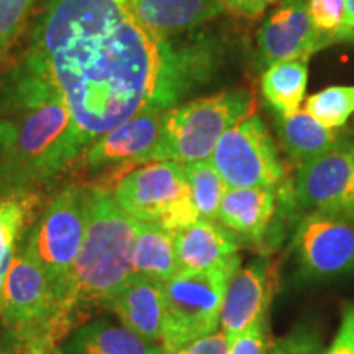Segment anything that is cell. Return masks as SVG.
<instances>
[{"mask_svg": "<svg viewBox=\"0 0 354 354\" xmlns=\"http://www.w3.org/2000/svg\"><path fill=\"white\" fill-rule=\"evenodd\" d=\"M179 272L176 233L159 225L140 223L133 248V276H143L166 284Z\"/></svg>", "mask_w": 354, "mask_h": 354, "instance_id": "ffe728a7", "label": "cell"}, {"mask_svg": "<svg viewBox=\"0 0 354 354\" xmlns=\"http://www.w3.org/2000/svg\"><path fill=\"white\" fill-rule=\"evenodd\" d=\"M346 7V32L349 39H354V0H344Z\"/></svg>", "mask_w": 354, "mask_h": 354, "instance_id": "836d02e7", "label": "cell"}, {"mask_svg": "<svg viewBox=\"0 0 354 354\" xmlns=\"http://www.w3.org/2000/svg\"><path fill=\"white\" fill-rule=\"evenodd\" d=\"M113 198L131 218L172 233L198 220L183 162L153 161L135 167L118 180Z\"/></svg>", "mask_w": 354, "mask_h": 354, "instance_id": "8992f818", "label": "cell"}, {"mask_svg": "<svg viewBox=\"0 0 354 354\" xmlns=\"http://www.w3.org/2000/svg\"><path fill=\"white\" fill-rule=\"evenodd\" d=\"M253 110L254 99L245 88H230L176 105L165 113L161 135L146 162L205 161L223 133Z\"/></svg>", "mask_w": 354, "mask_h": 354, "instance_id": "277c9868", "label": "cell"}, {"mask_svg": "<svg viewBox=\"0 0 354 354\" xmlns=\"http://www.w3.org/2000/svg\"><path fill=\"white\" fill-rule=\"evenodd\" d=\"M272 294V264L266 256H258L238 269L230 281L221 307L220 330L233 338L268 317Z\"/></svg>", "mask_w": 354, "mask_h": 354, "instance_id": "4fadbf2b", "label": "cell"}, {"mask_svg": "<svg viewBox=\"0 0 354 354\" xmlns=\"http://www.w3.org/2000/svg\"><path fill=\"white\" fill-rule=\"evenodd\" d=\"M141 21L156 32L177 35L196 28L223 12L220 0H130Z\"/></svg>", "mask_w": 354, "mask_h": 354, "instance_id": "ac0fdd59", "label": "cell"}, {"mask_svg": "<svg viewBox=\"0 0 354 354\" xmlns=\"http://www.w3.org/2000/svg\"><path fill=\"white\" fill-rule=\"evenodd\" d=\"M230 336L223 330L194 339L184 346H180L172 354H228Z\"/></svg>", "mask_w": 354, "mask_h": 354, "instance_id": "4dcf8cb0", "label": "cell"}, {"mask_svg": "<svg viewBox=\"0 0 354 354\" xmlns=\"http://www.w3.org/2000/svg\"><path fill=\"white\" fill-rule=\"evenodd\" d=\"M63 351L66 354H165L162 348L109 320H95L77 328L66 342Z\"/></svg>", "mask_w": 354, "mask_h": 354, "instance_id": "d6986e66", "label": "cell"}, {"mask_svg": "<svg viewBox=\"0 0 354 354\" xmlns=\"http://www.w3.org/2000/svg\"><path fill=\"white\" fill-rule=\"evenodd\" d=\"M323 343L317 330L300 326L289 335L274 339L268 354H322Z\"/></svg>", "mask_w": 354, "mask_h": 354, "instance_id": "83f0119b", "label": "cell"}, {"mask_svg": "<svg viewBox=\"0 0 354 354\" xmlns=\"http://www.w3.org/2000/svg\"><path fill=\"white\" fill-rule=\"evenodd\" d=\"M24 354H66L56 346L55 342L46 338H32L24 349Z\"/></svg>", "mask_w": 354, "mask_h": 354, "instance_id": "d6a6232c", "label": "cell"}, {"mask_svg": "<svg viewBox=\"0 0 354 354\" xmlns=\"http://www.w3.org/2000/svg\"><path fill=\"white\" fill-rule=\"evenodd\" d=\"M290 251L305 281H328L354 272V205L305 215L292 236Z\"/></svg>", "mask_w": 354, "mask_h": 354, "instance_id": "ba28073f", "label": "cell"}, {"mask_svg": "<svg viewBox=\"0 0 354 354\" xmlns=\"http://www.w3.org/2000/svg\"><path fill=\"white\" fill-rule=\"evenodd\" d=\"M122 325L146 342L161 343L165 318V284L143 276H131L107 305Z\"/></svg>", "mask_w": 354, "mask_h": 354, "instance_id": "2e32d148", "label": "cell"}, {"mask_svg": "<svg viewBox=\"0 0 354 354\" xmlns=\"http://www.w3.org/2000/svg\"><path fill=\"white\" fill-rule=\"evenodd\" d=\"M57 313V300L50 279L19 246L0 295L3 322L21 333H32V338L55 342L61 336Z\"/></svg>", "mask_w": 354, "mask_h": 354, "instance_id": "30bf717a", "label": "cell"}, {"mask_svg": "<svg viewBox=\"0 0 354 354\" xmlns=\"http://www.w3.org/2000/svg\"><path fill=\"white\" fill-rule=\"evenodd\" d=\"M294 198L307 214L354 205V143H338L299 166Z\"/></svg>", "mask_w": 354, "mask_h": 354, "instance_id": "8fae6325", "label": "cell"}, {"mask_svg": "<svg viewBox=\"0 0 354 354\" xmlns=\"http://www.w3.org/2000/svg\"><path fill=\"white\" fill-rule=\"evenodd\" d=\"M274 187H228L221 197L218 221L243 243L258 245L276 214Z\"/></svg>", "mask_w": 354, "mask_h": 354, "instance_id": "9a60e30c", "label": "cell"}, {"mask_svg": "<svg viewBox=\"0 0 354 354\" xmlns=\"http://www.w3.org/2000/svg\"><path fill=\"white\" fill-rule=\"evenodd\" d=\"M240 268L241 256L234 254L207 271H180L166 282L162 353L172 354L194 339L218 331L225 294Z\"/></svg>", "mask_w": 354, "mask_h": 354, "instance_id": "5b68a950", "label": "cell"}, {"mask_svg": "<svg viewBox=\"0 0 354 354\" xmlns=\"http://www.w3.org/2000/svg\"><path fill=\"white\" fill-rule=\"evenodd\" d=\"M241 241L220 221L201 220L176 233L180 271H207L238 254Z\"/></svg>", "mask_w": 354, "mask_h": 354, "instance_id": "e0dca14e", "label": "cell"}, {"mask_svg": "<svg viewBox=\"0 0 354 354\" xmlns=\"http://www.w3.org/2000/svg\"><path fill=\"white\" fill-rule=\"evenodd\" d=\"M86 192L77 185L61 190L21 246L50 279L57 304L86 236Z\"/></svg>", "mask_w": 354, "mask_h": 354, "instance_id": "52a82bcc", "label": "cell"}, {"mask_svg": "<svg viewBox=\"0 0 354 354\" xmlns=\"http://www.w3.org/2000/svg\"><path fill=\"white\" fill-rule=\"evenodd\" d=\"M165 113L146 112L136 115L87 146L77 159L88 171L115 165H146L148 154L153 151L161 135Z\"/></svg>", "mask_w": 354, "mask_h": 354, "instance_id": "5bb4252c", "label": "cell"}, {"mask_svg": "<svg viewBox=\"0 0 354 354\" xmlns=\"http://www.w3.org/2000/svg\"><path fill=\"white\" fill-rule=\"evenodd\" d=\"M86 201V236L57 304L61 335L77 312L109 305L133 276L140 221L131 218L107 189H87Z\"/></svg>", "mask_w": 354, "mask_h": 354, "instance_id": "3957f363", "label": "cell"}, {"mask_svg": "<svg viewBox=\"0 0 354 354\" xmlns=\"http://www.w3.org/2000/svg\"><path fill=\"white\" fill-rule=\"evenodd\" d=\"M271 343L268 317H264L243 333L230 338L228 354H268Z\"/></svg>", "mask_w": 354, "mask_h": 354, "instance_id": "f1b7e54d", "label": "cell"}, {"mask_svg": "<svg viewBox=\"0 0 354 354\" xmlns=\"http://www.w3.org/2000/svg\"><path fill=\"white\" fill-rule=\"evenodd\" d=\"M305 110L326 128H342L354 113V86H331L310 95Z\"/></svg>", "mask_w": 354, "mask_h": 354, "instance_id": "cb8c5ba5", "label": "cell"}, {"mask_svg": "<svg viewBox=\"0 0 354 354\" xmlns=\"http://www.w3.org/2000/svg\"><path fill=\"white\" fill-rule=\"evenodd\" d=\"M328 46L310 20L305 0H277L256 39L258 64L269 68L281 61H308Z\"/></svg>", "mask_w": 354, "mask_h": 354, "instance_id": "7c38bea8", "label": "cell"}, {"mask_svg": "<svg viewBox=\"0 0 354 354\" xmlns=\"http://www.w3.org/2000/svg\"><path fill=\"white\" fill-rule=\"evenodd\" d=\"M184 172L187 177L190 198L196 207L198 218L218 221V209L221 197L228 185L221 179L210 159L196 162H184Z\"/></svg>", "mask_w": 354, "mask_h": 354, "instance_id": "603a6c76", "label": "cell"}, {"mask_svg": "<svg viewBox=\"0 0 354 354\" xmlns=\"http://www.w3.org/2000/svg\"><path fill=\"white\" fill-rule=\"evenodd\" d=\"M322 354H354V302L343 308L342 323L336 336Z\"/></svg>", "mask_w": 354, "mask_h": 354, "instance_id": "f546056e", "label": "cell"}, {"mask_svg": "<svg viewBox=\"0 0 354 354\" xmlns=\"http://www.w3.org/2000/svg\"><path fill=\"white\" fill-rule=\"evenodd\" d=\"M308 82V61H281L266 68L261 77V91L266 102L279 115L300 109Z\"/></svg>", "mask_w": 354, "mask_h": 354, "instance_id": "7402d4cb", "label": "cell"}, {"mask_svg": "<svg viewBox=\"0 0 354 354\" xmlns=\"http://www.w3.org/2000/svg\"><path fill=\"white\" fill-rule=\"evenodd\" d=\"M209 159L228 187L276 189L284 179L276 141L256 113L225 131Z\"/></svg>", "mask_w": 354, "mask_h": 354, "instance_id": "9c48e42d", "label": "cell"}, {"mask_svg": "<svg viewBox=\"0 0 354 354\" xmlns=\"http://www.w3.org/2000/svg\"><path fill=\"white\" fill-rule=\"evenodd\" d=\"M277 135L287 156L299 166L320 156L339 140L335 130L326 128L305 109L277 115Z\"/></svg>", "mask_w": 354, "mask_h": 354, "instance_id": "44dd1931", "label": "cell"}, {"mask_svg": "<svg viewBox=\"0 0 354 354\" xmlns=\"http://www.w3.org/2000/svg\"><path fill=\"white\" fill-rule=\"evenodd\" d=\"M225 8L245 19H258L277 0H220Z\"/></svg>", "mask_w": 354, "mask_h": 354, "instance_id": "1f68e13d", "label": "cell"}, {"mask_svg": "<svg viewBox=\"0 0 354 354\" xmlns=\"http://www.w3.org/2000/svg\"><path fill=\"white\" fill-rule=\"evenodd\" d=\"M310 20L326 44L349 39L344 0H305Z\"/></svg>", "mask_w": 354, "mask_h": 354, "instance_id": "484cf974", "label": "cell"}, {"mask_svg": "<svg viewBox=\"0 0 354 354\" xmlns=\"http://www.w3.org/2000/svg\"><path fill=\"white\" fill-rule=\"evenodd\" d=\"M37 0H0V59L24 32Z\"/></svg>", "mask_w": 354, "mask_h": 354, "instance_id": "4316f807", "label": "cell"}, {"mask_svg": "<svg viewBox=\"0 0 354 354\" xmlns=\"http://www.w3.org/2000/svg\"><path fill=\"white\" fill-rule=\"evenodd\" d=\"M82 151L63 95L28 53L0 76V196H19L46 183Z\"/></svg>", "mask_w": 354, "mask_h": 354, "instance_id": "7a4b0ae2", "label": "cell"}, {"mask_svg": "<svg viewBox=\"0 0 354 354\" xmlns=\"http://www.w3.org/2000/svg\"><path fill=\"white\" fill-rule=\"evenodd\" d=\"M218 48L174 41L148 26L130 0H50L30 53L63 95L86 149L146 112H167L210 81Z\"/></svg>", "mask_w": 354, "mask_h": 354, "instance_id": "6da1fadb", "label": "cell"}, {"mask_svg": "<svg viewBox=\"0 0 354 354\" xmlns=\"http://www.w3.org/2000/svg\"><path fill=\"white\" fill-rule=\"evenodd\" d=\"M25 215L26 209L19 198L0 201V294H2L8 268L19 248Z\"/></svg>", "mask_w": 354, "mask_h": 354, "instance_id": "d4e9b609", "label": "cell"}]
</instances>
